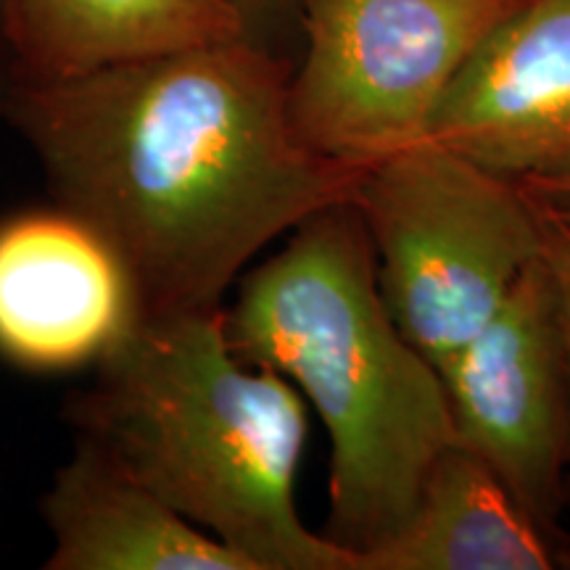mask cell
I'll list each match as a JSON object with an SVG mask.
<instances>
[{"label":"cell","mask_w":570,"mask_h":570,"mask_svg":"<svg viewBox=\"0 0 570 570\" xmlns=\"http://www.w3.org/2000/svg\"><path fill=\"white\" fill-rule=\"evenodd\" d=\"M46 570H252L104 449L77 439L40 499Z\"/></svg>","instance_id":"9c48e42d"},{"label":"cell","mask_w":570,"mask_h":570,"mask_svg":"<svg viewBox=\"0 0 570 570\" xmlns=\"http://www.w3.org/2000/svg\"><path fill=\"white\" fill-rule=\"evenodd\" d=\"M441 375L460 444L552 537L570 479V381L541 259Z\"/></svg>","instance_id":"8992f818"},{"label":"cell","mask_w":570,"mask_h":570,"mask_svg":"<svg viewBox=\"0 0 570 570\" xmlns=\"http://www.w3.org/2000/svg\"><path fill=\"white\" fill-rule=\"evenodd\" d=\"M520 0H298L306 38L288 114L304 146L346 167L431 138L446 90Z\"/></svg>","instance_id":"5b68a950"},{"label":"cell","mask_w":570,"mask_h":570,"mask_svg":"<svg viewBox=\"0 0 570 570\" xmlns=\"http://www.w3.org/2000/svg\"><path fill=\"white\" fill-rule=\"evenodd\" d=\"M140 320L125 267L77 214L0 219V356L32 373L96 367Z\"/></svg>","instance_id":"52a82bcc"},{"label":"cell","mask_w":570,"mask_h":570,"mask_svg":"<svg viewBox=\"0 0 570 570\" xmlns=\"http://www.w3.org/2000/svg\"><path fill=\"white\" fill-rule=\"evenodd\" d=\"M552 537L502 479L454 441L399 529L360 554V570H550Z\"/></svg>","instance_id":"8fae6325"},{"label":"cell","mask_w":570,"mask_h":570,"mask_svg":"<svg viewBox=\"0 0 570 570\" xmlns=\"http://www.w3.org/2000/svg\"><path fill=\"white\" fill-rule=\"evenodd\" d=\"M6 85V51H3V35H0V90Z\"/></svg>","instance_id":"9a60e30c"},{"label":"cell","mask_w":570,"mask_h":570,"mask_svg":"<svg viewBox=\"0 0 570 570\" xmlns=\"http://www.w3.org/2000/svg\"><path fill=\"white\" fill-rule=\"evenodd\" d=\"M233 6L240 11L248 35L256 40H259V30L267 27V21L281 19L283 13H296L298 17V0H233Z\"/></svg>","instance_id":"4fadbf2b"},{"label":"cell","mask_w":570,"mask_h":570,"mask_svg":"<svg viewBox=\"0 0 570 570\" xmlns=\"http://www.w3.org/2000/svg\"><path fill=\"white\" fill-rule=\"evenodd\" d=\"M0 35L9 85L69 80L248 30L233 0H0Z\"/></svg>","instance_id":"30bf717a"},{"label":"cell","mask_w":570,"mask_h":570,"mask_svg":"<svg viewBox=\"0 0 570 570\" xmlns=\"http://www.w3.org/2000/svg\"><path fill=\"white\" fill-rule=\"evenodd\" d=\"M558 560H566V566H570V544H568V550H566V552H562Z\"/></svg>","instance_id":"2e32d148"},{"label":"cell","mask_w":570,"mask_h":570,"mask_svg":"<svg viewBox=\"0 0 570 570\" xmlns=\"http://www.w3.org/2000/svg\"><path fill=\"white\" fill-rule=\"evenodd\" d=\"M523 188L539 206L570 223V175L552 177V180H531L523 183Z\"/></svg>","instance_id":"5bb4252c"},{"label":"cell","mask_w":570,"mask_h":570,"mask_svg":"<svg viewBox=\"0 0 570 570\" xmlns=\"http://www.w3.org/2000/svg\"><path fill=\"white\" fill-rule=\"evenodd\" d=\"M431 138L518 183L570 175V0H520L446 90Z\"/></svg>","instance_id":"ba28073f"},{"label":"cell","mask_w":570,"mask_h":570,"mask_svg":"<svg viewBox=\"0 0 570 570\" xmlns=\"http://www.w3.org/2000/svg\"><path fill=\"white\" fill-rule=\"evenodd\" d=\"M291 69L240 35L56 82H9L0 117L53 202L130 277L140 317L223 312L269 244L354 198L365 169L312 151L288 114Z\"/></svg>","instance_id":"6da1fadb"},{"label":"cell","mask_w":570,"mask_h":570,"mask_svg":"<svg viewBox=\"0 0 570 570\" xmlns=\"http://www.w3.org/2000/svg\"><path fill=\"white\" fill-rule=\"evenodd\" d=\"M539 206V204H537ZM541 212V227H544V244H541V265L550 277L554 315H558L562 354H566L568 381H570V223L558 217L544 206Z\"/></svg>","instance_id":"7c38bea8"},{"label":"cell","mask_w":570,"mask_h":570,"mask_svg":"<svg viewBox=\"0 0 570 570\" xmlns=\"http://www.w3.org/2000/svg\"><path fill=\"white\" fill-rule=\"evenodd\" d=\"M235 352L296 386L331 441L325 537L373 550L458 441L441 370L391 315L352 202L312 214L225 306Z\"/></svg>","instance_id":"7a4b0ae2"},{"label":"cell","mask_w":570,"mask_h":570,"mask_svg":"<svg viewBox=\"0 0 570 570\" xmlns=\"http://www.w3.org/2000/svg\"><path fill=\"white\" fill-rule=\"evenodd\" d=\"M67 420L252 570H360L296 508L304 396L235 352L225 309L140 317Z\"/></svg>","instance_id":"3957f363"},{"label":"cell","mask_w":570,"mask_h":570,"mask_svg":"<svg viewBox=\"0 0 570 570\" xmlns=\"http://www.w3.org/2000/svg\"><path fill=\"white\" fill-rule=\"evenodd\" d=\"M352 204L391 315L439 370L541 259V212L523 183L436 138L370 164Z\"/></svg>","instance_id":"277c9868"}]
</instances>
